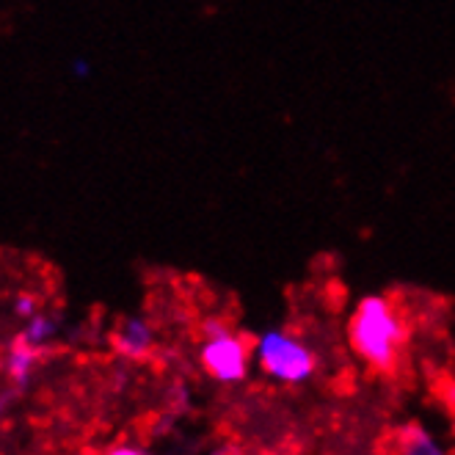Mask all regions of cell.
<instances>
[{"label":"cell","mask_w":455,"mask_h":455,"mask_svg":"<svg viewBox=\"0 0 455 455\" xmlns=\"http://www.w3.org/2000/svg\"><path fill=\"white\" fill-rule=\"evenodd\" d=\"M403 342L406 323L392 299L367 296L356 304L351 317V345L367 367L389 372L397 364Z\"/></svg>","instance_id":"6da1fadb"},{"label":"cell","mask_w":455,"mask_h":455,"mask_svg":"<svg viewBox=\"0 0 455 455\" xmlns=\"http://www.w3.org/2000/svg\"><path fill=\"white\" fill-rule=\"evenodd\" d=\"M257 364L267 379L284 387H301L317 372V356L312 347L284 329H267L254 342Z\"/></svg>","instance_id":"7a4b0ae2"},{"label":"cell","mask_w":455,"mask_h":455,"mask_svg":"<svg viewBox=\"0 0 455 455\" xmlns=\"http://www.w3.org/2000/svg\"><path fill=\"white\" fill-rule=\"evenodd\" d=\"M202 367L204 372L219 381L224 387L240 384L249 376V364H251V351H249V342L229 331L221 323H207V339L202 345Z\"/></svg>","instance_id":"3957f363"},{"label":"cell","mask_w":455,"mask_h":455,"mask_svg":"<svg viewBox=\"0 0 455 455\" xmlns=\"http://www.w3.org/2000/svg\"><path fill=\"white\" fill-rule=\"evenodd\" d=\"M116 347L119 354L127 356V359H144L152 354V345H155V334H152V326L141 317H127L124 323L119 326L116 331Z\"/></svg>","instance_id":"277c9868"},{"label":"cell","mask_w":455,"mask_h":455,"mask_svg":"<svg viewBox=\"0 0 455 455\" xmlns=\"http://www.w3.org/2000/svg\"><path fill=\"white\" fill-rule=\"evenodd\" d=\"M397 452L403 455H439L442 447H439V439L427 431L422 425H406L403 431L397 434Z\"/></svg>","instance_id":"5b68a950"},{"label":"cell","mask_w":455,"mask_h":455,"mask_svg":"<svg viewBox=\"0 0 455 455\" xmlns=\"http://www.w3.org/2000/svg\"><path fill=\"white\" fill-rule=\"evenodd\" d=\"M36 359V351L31 347V339L28 337H22L17 345H14V351H12V359H9V372H12V379L14 381H25L28 379V370Z\"/></svg>","instance_id":"8992f818"},{"label":"cell","mask_w":455,"mask_h":455,"mask_svg":"<svg viewBox=\"0 0 455 455\" xmlns=\"http://www.w3.org/2000/svg\"><path fill=\"white\" fill-rule=\"evenodd\" d=\"M44 331H47L44 317H36L34 323H31V329H28V339H31V342H39V339L44 337Z\"/></svg>","instance_id":"52a82bcc"},{"label":"cell","mask_w":455,"mask_h":455,"mask_svg":"<svg viewBox=\"0 0 455 455\" xmlns=\"http://www.w3.org/2000/svg\"><path fill=\"white\" fill-rule=\"evenodd\" d=\"M141 447H111V455H141Z\"/></svg>","instance_id":"ba28073f"},{"label":"cell","mask_w":455,"mask_h":455,"mask_svg":"<svg viewBox=\"0 0 455 455\" xmlns=\"http://www.w3.org/2000/svg\"><path fill=\"white\" fill-rule=\"evenodd\" d=\"M31 309H34V299H20V304H17L20 315H31Z\"/></svg>","instance_id":"9c48e42d"},{"label":"cell","mask_w":455,"mask_h":455,"mask_svg":"<svg viewBox=\"0 0 455 455\" xmlns=\"http://www.w3.org/2000/svg\"><path fill=\"white\" fill-rule=\"evenodd\" d=\"M452 397H455V387H452Z\"/></svg>","instance_id":"30bf717a"}]
</instances>
